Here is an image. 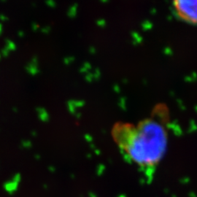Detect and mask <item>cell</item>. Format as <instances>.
<instances>
[{
  "mask_svg": "<svg viewBox=\"0 0 197 197\" xmlns=\"http://www.w3.org/2000/svg\"><path fill=\"white\" fill-rule=\"evenodd\" d=\"M111 135L124 157L146 174L153 175L168 144L166 127L158 118H145L136 123L118 122L113 126Z\"/></svg>",
  "mask_w": 197,
  "mask_h": 197,
  "instance_id": "cell-1",
  "label": "cell"
},
{
  "mask_svg": "<svg viewBox=\"0 0 197 197\" xmlns=\"http://www.w3.org/2000/svg\"><path fill=\"white\" fill-rule=\"evenodd\" d=\"M177 15L190 24H197V0H174Z\"/></svg>",
  "mask_w": 197,
  "mask_h": 197,
  "instance_id": "cell-2",
  "label": "cell"
}]
</instances>
